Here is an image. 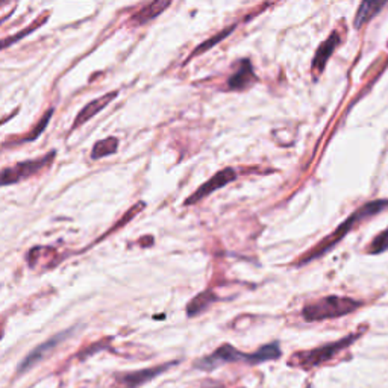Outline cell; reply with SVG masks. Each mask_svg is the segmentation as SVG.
Returning a JSON list of instances; mask_svg holds the SVG:
<instances>
[{"mask_svg": "<svg viewBox=\"0 0 388 388\" xmlns=\"http://www.w3.org/2000/svg\"><path fill=\"white\" fill-rule=\"evenodd\" d=\"M117 147H118V140L114 137H109V138H105V140H101L97 142L93 149H92V158L93 159H101V158H105L108 155H113L117 152Z\"/></svg>", "mask_w": 388, "mask_h": 388, "instance_id": "2e32d148", "label": "cell"}, {"mask_svg": "<svg viewBox=\"0 0 388 388\" xmlns=\"http://www.w3.org/2000/svg\"><path fill=\"white\" fill-rule=\"evenodd\" d=\"M52 115H54V109L51 108V109H49V111L43 115L42 120H39L38 126H35V127L32 129V131L29 132V135L22 137V138H20V140L15 142V143H25V142H34V140H37V137H39V134H42V132L44 131L46 126H47V123H49V120H51V118H52Z\"/></svg>", "mask_w": 388, "mask_h": 388, "instance_id": "e0dca14e", "label": "cell"}, {"mask_svg": "<svg viewBox=\"0 0 388 388\" xmlns=\"http://www.w3.org/2000/svg\"><path fill=\"white\" fill-rule=\"evenodd\" d=\"M385 251H388V230L377 234L373 238V242L369 244V247H367V252L373 254V255L382 254Z\"/></svg>", "mask_w": 388, "mask_h": 388, "instance_id": "ac0fdd59", "label": "cell"}, {"mask_svg": "<svg viewBox=\"0 0 388 388\" xmlns=\"http://www.w3.org/2000/svg\"><path fill=\"white\" fill-rule=\"evenodd\" d=\"M237 177L235 172L232 168H225V170H220L218 173H215L211 179H208V181L197 188V190L187 199L185 205H193L199 201H202L204 197L210 196L211 193L217 192L218 188H223L225 185H227L230 182H232L234 179Z\"/></svg>", "mask_w": 388, "mask_h": 388, "instance_id": "8992f818", "label": "cell"}, {"mask_svg": "<svg viewBox=\"0 0 388 388\" xmlns=\"http://www.w3.org/2000/svg\"><path fill=\"white\" fill-rule=\"evenodd\" d=\"M54 158H55V152H51L42 158L31 159V161H23L15 165L4 168V170H0V187L18 184L20 181L32 177L34 175L42 172L47 165H51Z\"/></svg>", "mask_w": 388, "mask_h": 388, "instance_id": "5b68a950", "label": "cell"}, {"mask_svg": "<svg viewBox=\"0 0 388 388\" xmlns=\"http://www.w3.org/2000/svg\"><path fill=\"white\" fill-rule=\"evenodd\" d=\"M342 43V39H340V35H338L337 32H332L330 35V38L326 39L325 43L320 44V47L317 49V52H315V56H314V61H313V72L315 75L318 73H322L323 72V68L326 65V63L330 61V58L331 55L334 54L335 49L340 46Z\"/></svg>", "mask_w": 388, "mask_h": 388, "instance_id": "8fae6325", "label": "cell"}, {"mask_svg": "<svg viewBox=\"0 0 388 388\" xmlns=\"http://www.w3.org/2000/svg\"><path fill=\"white\" fill-rule=\"evenodd\" d=\"M360 335H361V332L356 331L351 335L342 338V340H338V342L315 347V349H311V351L297 352L292 356L290 364L296 365V367H302V369H314V367H317V365H322L327 361L334 360L338 353L346 351L347 347H349Z\"/></svg>", "mask_w": 388, "mask_h": 388, "instance_id": "277c9868", "label": "cell"}, {"mask_svg": "<svg viewBox=\"0 0 388 388\" xmlns=\"http://www.w3.org/2000/svg\"><path fill=\"white\" fill-rule=\"evenodd\" d=\"M363 303L351 297L326 296L303 306L302 317L306 322H322L327 318H338L356 311Z\"/></svg>", "mask_w": 388, "mask_h": 388, "instance_id": "3957f363", "label": "cell"}, {"mask_svg": "<svg viewBox=\"0 0 388 388\" xmlns=\"http://www.w3.org/2000/svg\"><path fill=\"white\" fill-rule=\"evenodd\" d=\"M232 29H234V26H232V27H230V29H226V31H223V32H220V34L214 35L213 38L208 39V42H205L204 44L197 46V47H196V51L193 52V55H192V56H196V55H199V54H204V52H206V51H208V49H211V47H213V46H215L217 43H220L223 38H226L227 35H230V34L232 32Z\"/></svg>", "mask_w": 388, "mask_h": 388, "instance_id": "d6986e66", "label": "cell"}, {"mask_svg": "<svg viewBox=\"0 0 388 388\" xmlns=\"http://www.w3.org/2000/svg\"><path fill=\"white\" fill-rule=\"evenodd\" d=\"M49 17H51V11H44L42 15L37 17V18L34 20V22H32L31 25H29L26 29H22V31L17 32V34H14V35H11V37H6V38H4V39H0V51H5V49H8L9 46H13V44H15V43H18L20 39H23V38L27 37L29 34H32V32L35 31V29L42 27V26L46 23V20H47Z\"/></svg>", "mask_w": 388, "mask_h": 388, "instance_id": "5bb4252c", "label": "cell"}, {"mask_svg": "<svg viewBox=\"0 0 388 388\" xmlns=\"http://www.w3.org/2000/svg\"><path fill=\"white\" fill-rule=\"evenodd\" d=\"M388 2V0H363L360 8H358L355 15V27H361L369 20H372L377 13L381 11L382 6Z\"/></svg>", "mask_w": 388, "mask_h": 388, "instance_id": "4fadbf2b", "label": "cell"}, {"mask_svg": "<svg viewBox=\"0 0 388 388\" xmlns=\"http://www.w3.org/2000/svg\"><path fill=\"white\" fill-rule=\"evenodd\" d=\"M255 81H256V76L254 72L252 63L249 61V59H243V61L238 64L235 73L230 77V81H227V88L242 92V89L252 87Z\"/></svg>", "mask_w": 388, "mask_h": 388, "instance_id": "30bf717a", "label": "cell"}, {"mask_svg": "<svg viewBox=\"0 0 388 388\" xmlns=\"http://www.w3.org/2000/svg\"><path fill=\"white\" fill-rule=\"evenodd\" d=\"M115 97H117V92H111V93H106L102 97H97V99H94V101L87 104L76 115L75 123L72 126V131H75V129H77L79 126L87 123L89 118H93L96 114L101 113L108 104H111L114 101Z\"/></svg>", "mask_w": 388, "mask_h": 388, "instance_id": "9c48e42d", "label": "cell"}, {"mask_svg": "<svg viewBox=\"0 0 388 388\" xmlns=\"http://www.w3.org/2000/svg\"><path fill=\"white\" fill-rule=\"evenodd\" d=\"M173 364L175 363L154 367V369H146V370H137V372L117 375L115 387L117 388H137V387H140V385H143L149 381H152L154 377H156L158 375H161L163 372H165V369H168V367L173 365Z\"/></svg>", "mask_w": 388, "mask_h": 388, "instance_id": "52a82bcc", "label": "cell"}, {"mask_svg": "<svg viewBox=\"0 0 388 388\" xmlns=\"http://www.w3.org/2000/svg\"><path fill=\"white\" fill-rule=\"evenodd\" d=\"M280 356H281V349L277 343L267 344L254 353H243L240 351H237L231 344H223L218 347V349H215L211 355L199 360L194 365L197 369H202V370H213L222 364H230V363L260 364L270 360H277Z\"/></svg>", "mask_w": 388, "mask_h": 388, "instance_id": "6da1fadb", "label": "cell"}, {"mask_svg": "<svg viewBox=\"0 0 388 388\" xmlns=\"http://www.w3.org/2000/svg\"><path fill=\"white\" fill-rule=\"evenodd\" d=\"M385 208H388V199H384V201H376V202L365 204L363 208H360V210H356L351 217H347L346 220L340 226H338L332 234L327 235L323 242H320L315 247H313L311 252H308L306 255H303L297 264H299V265L306 264V263L315 260V258H318L320 255H325L326 252H330L338 242L343 240V237H346L347 232H351L353 230V226H356L360 222H363L364 218H367V217H372L377 213H381L382 210H385Z\"/></svg>", "mask_w": 388, "mask_h": 388, "instance_id": "7a4b0ae2", "label": "cell"}, {"mask_svg": "<svg viewBox=\"0 0 388 388\" xmlns=\"http://www.w3.org/2000/svg\"><path fill=\"white\" fill-rule=\"evenodd\" d=\"M65 334H67V332L59 334V335L51 338V340H49V342L43 343L42 346H37L35 349L25 358L23 363L18 365V373H23V372L31 370L37 363H39L42 360H44V358H46L49 353H51L59 343H61V342L64 340Z\"/></svg>", "mask_w": 388, "mask_h": 388, "instance_id": "ba28073f", "label": "cell"}, {"mask_svg": "<svg viewBox=\"0 0 388 388\" xmlns=\"http://www.w3.org/2000/svg\"><path fill=\"white\" fill-rule=\"evenodd\" d=\"M217 301V296L213 293V292H204V293H199L194 299L187 305V314L188 315H196L199 313L205 311L208 306H210L213 302Z\"/></svg>", "mask_w": 388, "mask_h": 388, "instance_id": "9a60e30c", "label": "cell"}, {"mask_svg": "<svg viewBox=\"0 0 388 388\" xmlns=\"http://www.w3.org/2000/svg\"><path fill=\"white\" fill-rule=\"evenodd\" d=\"M15 2V0H0V8L5 6V5H9V4H13Z\"/></svg>", "mask_w": 388, "mask_h": 388, "instance_id": "ffe728a7", "label": "cell"}, {"mask_svg": "<svg viewBox=\"0 0 388 388\" xmlns=\"http://www.w3.org/2000/svg\"><path fill=\"white\" fill-rule=\"evenodd\" d=\"M172 0H152L151 4L146 5L144 8H142L140 11L135 13L131 18V23H134L135 26H142L151 22V20L156 18L159 14H163L165 9L170 6Z\"/></svg>", "mask_w": 388, "mask_h": 388, "instance_id": "7c38bea8", "label": "cell"}]
</instances>
